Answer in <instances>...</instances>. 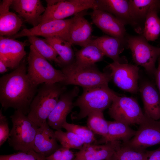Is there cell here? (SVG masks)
Wrapping results in <instances>:
<instances>
[{
  "instance_id": "15",
  "label": "cell",
  "mask_w": 160,
  "mask_h": 160,
  "mask_svg": "<svg viewBox=\"0 0 160 160\" xmlns=\"http://www.w3.org/2000/svg\"><path fill=\"white\" fill-rule=\"evenodd\" d=\"M25 43L9 37L0 36V60L11 69L17 68L26 55Z\"/></svg>"
},
{
  "instance_id": "7",
  "label": "cell",
  "mask_w": 160,
  "mask_h": 160,
  "mask_svg": "<svg viewBox=\"0 0 160 160\" xmlns=\"http://www.w3.org/2000/svg\"><path fill=\"white\" fill-rule=\"evenodd\" d=\"M125 40L136 64L143 67L149 75L154 76L157 69L156 63L160 56V47L150 44L143 36H127Z\"/></svg>"
},
{
  "instance_id": "3",
  "label": "cell",
  "mask_w": 160,
  "mask_h": 160,
  "mask_svg": "<svg viewBox=\"0 0 160 160\" xmlns=\"http://www.w3.org/2000/svg\"><path fill=\"white\" fill-rule=\"evenodd\" d=\"M83 89L82 93L74 102V107H78L79 110L71 115L72 120L82 119L95 111L103 112L109 108L114 98L118 95L109 88L108 85Z\"/></svg>"
},
{
  "instance_id": "29",
  "label": "cell",
  "mask_w": 160,
  "mask_h": 160,
  "mask_svg": "<svg viewBox=\"0 0 160 160\" xmlns=\"http://www.w3.org/2000/svg\"><path fill=\"white\" fill-rule=\"evenodd\" d=\"M87 117V127L94 134L102 136V138L106 137L108 133V123L103 112L95 111L89 113Z\"/></svg>"
},
{
  "instance_id": "16",
  "label": "cell",
  "mask_w": 160,
  "mask_h": 160,
  "mask_svg": "<svg viewBox=\"0 0 160 160\" xmlns=\"http://www.w3.org/2000/svg\"><path fill=\"white\" fill-rule=\"evenodd\" d=\"M121 141L108 142L103 144H84L75 154L73 160H104L112 159Z\"/></svg>"
},
{
  "instance_id": "14",
  "label": "cell",
  "mask_w": 160,
  "mask_h": 160,
  "mask_svg": "<svg viewBox=\"0 0 160 160\" xmlns=\"http://www.w3.org/2000/svg\"><path fill=\"white\" fill-rule=\"evenodd\" d=\"M89 15L94 24L107 35L125 39V25L115 16L97 9L93 10Z\"/></svg>"
},
{
  "instance_id": "19",
  "label": "cell",
  "mask_w": 160,
  "mask_h": 160,
  "mask_svg": "<svg viewBox=\"0 0 160 160\" xmlns=\"http://www.w3.org/2000/svg\"><path fill=\"white\" fill-rule=\"evenodd\" d=\"M11 7L33 27L39 24L46 9L40 0H13Z\"/></svg>"
},
{
  "instance_id": "38",
  "label": "cell",
  "mask_w": 160,
  "mask_h": 160,
  "mask_svg": "<svg viewBox=\"0 0 160 160\" xmlns=\"http://www.w3.org/2000/svg\"><path fill=\"white\" fill-rule=\"evenodd\" d=\"M158 64L156 71L154 75L156 82L158 91L160 95V56L158 58Z\"/></svg>"
},
{
  "instance_id": "27",
  "label": "cell",
  "mask_w": 160,
  "mask_h": 160,
  "mask_svg": "<svg viewBox=\"0 0 160 160\" xmlns=\"http://www.w3.org/2000/svg\"><path fill=\"white\" fill-rule=\"evenodd\" d=\"M129 2L132 16L137 24L139 20H145L151 11L160 10V0H130Z\"/></svg>"
},
{
  "instance_id": "39",
  "label": "cell",
  "mask_w": 160,
  "mask_h": 160,
  "mask_svg": "<svg viewBox=\"0 0 160 160\" xmlns=\"http://www.w3.org/2000/svg\"><path fill=\"white\" fill-rule=\"evenodd\" d=\"M7 68L4 63L0 60V73L3 74L7 72Z\"/></svg>"
},
{
  "instance_id": "26",
  "label": "cell",
  "mask_w": 160,
  "mask_h": 160,
  "mask_svg": "<svg viewBox=\"0 0 160 160\" xmlns=\"http://www.w3.org/2000/svg\"><path fill=\"white\" fill-rule=\"evenodd\" d=\"M104 56L97 46L89 43L76 52L74 63L80 66H91L101 61Z\"/></svg>"
},
{
  "instance_id": "6",
  "label": "cell",
  "mask_w": 160,
  "mask_h": 160,
  "mask_svg": "<svg viewBox=\"0 0 160 160\" xmlns=\"http://www.w3.org/2000/svg\"><path fill=\"white\" fill-rule=\"evenodd\" d=\"M28 74L37 86L41 84L63 83L65 76L61 70L55 68L39 54L32 45L28 59Z\"/></svg>"
},
{
  "instance_id": "1",
  "label": "cell",
  "mask_w": 160,
  "mask_h": 160,
  "mask_svg": "<svg viewBox=\"0 0 160 160\" xmlns=\"http://www.w3.org/2000/svg\"><path fill=\"white\" fill-rule=\"evenodd\" d=\"M37 86L29 77L25 60L19 66L0 78V103L5 110L12 108L27 115Z\"/></svg>"
},
{
  "instance_id": "12",
  "label": "cell",
  "mask_w": 160,
  "mask_h": 160,
  "mask_svg": "<svg viewBox=\"0 0 160 160\" xmlns=\"http://www.w3.org/2000/svg\"><path fill=\"white\" fill-rule=\"evenodd\" d=\"M108 66L111 79L118 87L130 93L137 92L139 68L137 65L113 62Z\"/></svg>"
},
{
  "instance_id": "25",
  "label": "cell",
  "mask_w": 160,
  "mask_h": 160,
  "mask_svg": "<svg viewBox=\"0 0 160 160\" xmlns=\"http://www.w3.org/2000/svg\"><path fill=\"white\" fill-rule=\"evenodd\" d=\"M44 39L53 48L59 55L58 65L62 68L74 62L75 53L69 42L57 36L47 37Z\"/></svg>"
},
{
  "instance_id": "40",
  "label": "cell",
  "mask_w": 160,
  "mask_h": 160,
  "mask_svg": "<svg viewBox=\"0 0 160 160\" xmlns=\"http://www.w3.org/2000/svg\"><path fill=\"white\" fill-rule=\"evenodd\" d=\"M61 0H46L47 6H50L55 5L58 3Z\"/></svg>"
},
{
  "instance_id": "9",
  "label": "cell",
  "mask_w": 160,
  "mask_h": 160,
  "mask_svg": "<svg viewBox=\"0 0 160 160\" xmlns=\"http://www.w3.org/2000/svg\"><path fill=\"white\" fill-rule=\"evenodd\" d=\"M96 0H61L57 4L47 6L41 15L39 24L49 21L63 20L89 9H95Z\"/></svg>"
},
{
  "instance_id": "35",
  "label": "cell",
  "mask_w": 160,
  "mask_h": 160,
  "mask_svg": "<svg viewBox=\"0 0 160 160\" xmlns=\"http://www.w3.org/2000/svg\"><path fill=\"white\" fill-rule=\"evenodd\" d=\"M75 154L70 149L61 147L49 156L46 160H73Z\"/></svg>"
},
{
  "instance_id": "36",
  "label": "cell",
  "mask_w": 160,
  "mask_h": 160,
  "mask_svg": "<svg viewBox=\"0 0 160 160\" xmlns=\"http://www.w3.org/2000/svg\"><path fill=\"white\" fill-rule=\"evenodd\" d=\"M7 119L0 110V146H1L8 139L10 133Z\"/></svg>"
},
{
  "instance_id": "22",
  "label": "cell",
  "mask_w": 160,
  "mask_h": 160,
  "mask_svg": "<svg viewBox=\"0 0 160 160\" xmlns=\"http://www.w3.org/2000/svg\"><path fill=\"white\" fill-rule=\"evenodd\" d=\"M96 1V9L112 14L125 25H137L132 13L129 0H97Z\"/></svg>"
},
{
  "instance_id": "33",
  "label": "cell",
  "mask_w": 160,
  "mask_h": 160,
  "mask_svg": "<svg viewBox=\"0 0 160 160\" xmlns=\"http://www.w3.org/2000/svg\"><path fill=\"white\" fill-rule=\"evenodd\" d=\"M62 128L77 135L83 140L84 144L97 143L94 133L87 127L69 123L66 121L63 124Z\"/></svg>"
},
{
  "instance_id": "2",
  "label": "cell",
  "mask_w": 160,
  "mask_h": 160,
  "mask_svg": "<svg viewBox=\"0 0 160 160\" xmlns=\"http://www.w3.org/2000/svg\"><path fill=\"white\" fill-rule=\"evenodd\" d=\"M66 90L60 83L44 84L37 91L30 106L27 116L39 127L47 122L61 95Z\"/></svg>"
},
{
  "instance_id": "24",
  "label": "cell",
  "mask_w": 160,
  "mask_h": 160,
  "mask_svg": "<svg viewBox=\"0 0 160 160\" xmlns=\"http://www.w3.org/2000/svg\"><path fill=\"white\" fill-rule=\"evenodd\" d=\"M108 123L107 136L105 138H102L97 144L116 141H122V143H125L131 140L136 133L137 130L122 123L114 120L108 121Z\"/></svg>"
},
{
  "instance_id": "18",
  "label": "cell",
  "mask_w": 160,
  "mask_h": 160,
  "mask_svg": "<svg viewBox=\"0 0 160 160\" xmlns=\"http://www.w3.org/2000/svg\"><path fill=\"white\" fill-rule=\"evenodd\" d=\"M139 91L145 114L154 120H160V95L155 85L150 81H145L140 85Z\"/></svg>"
},
{
  "instance_id": "28",
  "label": "cell",
  "mask_w": 160,
  "mask_h": 160,
  "mask_svg": "<svg viewBox=\"0 0 160 160\" xmlns=\"http://www.w3.org/2000/svg\"><path fill=\"white\" fill-rule=\"evenodd\" d=\"M158 11L153 10L147 15L145 19L143 36L148 41H154L160 34V18Z\"/></svg>"
},
{
  "instance_id": "10",
  "label": "cell",
  "mask_w": 160,
  "mask_h": 160,
  "mask_svg": "<svg viewBox=\"0 0 160 160\" xmlns=\"http://www.w3.org/2000/svg\"><path fill=\"white\" fill-rule=\"evenodd\" d=\"M73 18L67 19L53 20L29 29L25 28L11 37L14 39L31 36H41L45 38L57 36L70 42L69 29Z\"/></svg>"
},
{
  "instance_id": "11",
  "label": "cell",
  "mask_w": 160,
  "mask_h": 160,
  "mask_svg": "<svg viewBox=\"0 0 160 160\" xmlns=\"http://www.w3.org/2000/svg\"><path fill=\"white\" fill-rule=\"evenodd\" d=\"M135 135L128 142L122 143L133 148L144 150L160 144V120L148 116L139 125Z\"/></svg>"
},
{
  "instance_id": "13",
  "label": "cell",
  "mask_w": 160,
  "mask_h": 160,
  "mask_svg": "<svg viewBox=\"0 0 160 160\" xmlns=\"http://www.w3.org/2000/svg\"><path fill=\"white\" fill-rule=\"evenodd\" d=\"M79 88L76 86L72 89L65 91L60 95L54 109L47 119L50 127L56 130L61 129L66 122V118L74 107L73 100L79 93Z\"/></svg>"
},
{
  "instance_id": "32",
  "label": "cell",
  "mask_w": 160,
  "mask_h": 160,
  "mask_svg": "<svg viewBox=\"0 0 160 160\" xmlns=\"http://www.w3.org/2000/svg\"><path fill=\"white\" fill-rule=\"evenodd\" d=\"M55 137L61 146L69 149L80 150L84 144L83 140L76 134L71 132H64L62 129L55 132Z\"/></svg>"
},
{
  "instance_id": "31",
  "label": "cell",
  "mask_w": 160,
  "mask_h": 160,
  "mask_svg": "<svg viewBox=\"0 0 160 160\" xmlns=\"http://www.w3.org/2000/svg\"><path fill=\"white\" fill-rule=\"evenodd\" d=\"M149 151L133 148L122 143L113 154V160H146Z\"/></svg>"
},
{
  "instance_id": "37",
  "label": "cell",
  "mask_w": 160,
  "mask_h": 160,
  "mask_svg": "<svg viewBox=\"0 0 160 160\" xmlns=\"http://www.w3.org/2000/svg\"><path fill=\"white\" fill-rule=\"evenodd\" d=\"M146 160H160V146L153 151H149Z\"/></svg>"
},
{
  "instance_id": "21",
  "label": "cell",
  "mask_w": 160,
  "mask_h": 160,
  "mask_svg": "<svg viewBox=\"0 0 160 160\" xmlns=\"http://www.w3.org/2000/svg\"><path fill=\"white\" fill-rule=\"evenodd\" d=\"M57 143L55 132L47 122L39 127L35 137L33 150L45 158L53 153L60 147Z\"/></svg>"
},
{
  "instance_id": "23",
  "label": "cell",
  "mask_w": 160,
  "mask_h": 160,
  "mask_svg": "<svg viewBox=\"0 0 160 160\" xmlns=\"http://www.w3.org/2000/svg\"><path fill=\"white\" fill-rule=\"evenodd\" d=\"M13 0H3L0 4V35L13 36L18 33L22 25V20L15 13L10 12Z\"/></svg>"
},
{
  "instance_id": "8",
  "label": "cell",
  "mask_w": 160,
  "mask_h": 160,
  "mask_svg": "<svg viewBox=\"0 0 160 160\" xmlns=\"http://www.w3.org/2000/svg\"><path fill=\"white\" fill-rule=\"evenodd\" d=\"M108 113L114 121L128 126L139 125L147 116L135 98L119 95L113 99Z\"/></svg>"
},
{
  "instance_id": "20",
  "label": "cell",
  "mask_w": 160,
  "mask_h": 160,
  "mask_svg": "<svg viewBox=\"0 0 160 160\" xmlns=\"http://www.w3.org/2000/svg\"><path fill=\"white\" fill-rule=\"evenodd\" d=\"M89 43L97 46L105 56L112 59L113 62L120 63H128L125 57H120V54L124 51L125 39L104 35L92 39Z\"/></svg>"
},
{
  "instance_id": "5",
  "label": "cell",
  "mask_w": 160,
  "mask_h": 160,
  "mask_svg": "<svg viewBox=\"0 0 160 160\" xmlns=\"http://www.w3.org/2000/svg\"><path fill=\"white\" fill-rule=\"evenodd\" d=\"M65 76L62 84L65 86L74 85L84 88L108 85L111 79L110 73L100 71L95 65L88 67L77 65L74 62L62 68Z\"/></svg>"
},
{
  "instance_id": "30",
  "label": "cell",
  "mask_w": 160,
  "mask_h": 160,
  "mask_svg": "<svg viewBox=\"0 0 160 160\" xmlns=\"http://www.w3.org/2000/svg\"><path fill=\"white\" fill-rule=\"evenodd\" d=\"M28 37L31 45L39 54L47 60L54 61L59 65L57 54L44 39H41L35 36H30Z\"/></svg>"
},
{
  "instance_id": "4",
  "label": "cell",
  "mask_w": 160,
  "mask_h": 160,
  "mask_svg": "<svg viewBox=\"0 0 160 160\" xmlns=\"http://www.w3.org/2000/svg\"><path fill=\"white\" fill-rule=\"evenodd\" d=\"M10 117L12 127L8 139L9 146L16 151L33 150L34 142L39 127L21 111L15 110Z\"/></svg>"
},
{
  "instance_id": "41",
  "label": "cell",
  "mask_w": 160,
  "mask_h": 160,
  "mask_svg": "<svg viewBox=\"0 0 160 160\" xmlns=\"http://www.w3.org/2000/svg\"><path fill=\"white\" fill-rule=\"evenodd\" d=\"M113 160V159H112V158L110 159H106V160Z\"/></svg>"
},
{
  "instance_id": "17",
  "label": "cell",
  "mask_w": 160,
  "mask_h": 160,
  "mask_svg": "<svg viewBox=\"0 0 160 160\" xmlns=\"http://www.w3.org/2000/svg\"><path fill=\"white\" fill-rule=\"evenodd\" d=\"M84 10L75 15L69 29L70 43L82 47L88 45L92 39V28L84 17L87 11Z\"/></svg>"
},
{
  "instance_id": "34",
  "label": "cell",
  "mask_w": 160,
  "mask_h": 160,
  "mask_svg": "<svg viewBox=\"0 0 160 160\" xmlns=\"http://www.w3.org/2000/svg\"><path fill=\"white\" fill-rule=\"evenodd\" d=\"M0 160H46L45 157L34 151H19L11 154L2 155Z\"/></svg>"
}]
</instances>
